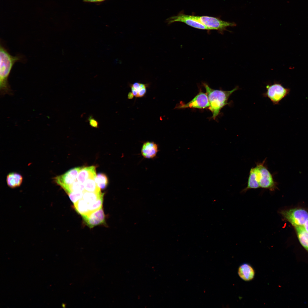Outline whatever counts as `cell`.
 Listing matches in <instances>:
<instances>
[{
	"label": "cell",
	"mask_w": 308,
	"mask_h": 308,
	"mask_svg": "<svg viewBox=\"0 0 308 308\" xmlns=\"http://www.w3.org/2000/svg\"><path fill=\"white\" fill-rule=\"evenodd\" d=\"M209 103L208 109L212 114V118L215 119L219 114L220 110L224 106L230 105L231 103L228 102L230 96L235 91L239 89L238 86L230 91L214 90L210 88L206 83H203Z\"/></svg>",
	"instance_id": "obj_3"
},
{
	"label": "cell",
	"mask_w": 308,
	"mask_h": 308,
	"mask_svg": "<svg viewBox=\"0 0 308 308\" xmlns=\"http://www.w3.org/2000/svg\"><path fill=\"white\" fill-rule=\"evenodd\" d=\"M158 151V145L152 141H147L142 145L141 150L142 155L147 159L154 157Z\"/></svg>",
	"instance_id": "obj_12"
},
{
	"label": "cell",
	"mask_w": 308,
	"mask_h": 308,
	"mask_svg": "<svg viewBox=\"0 0 308 308\" xmlns=\"http://www.w3.org/2000/svg\"><path fill=\"white\" fill-rule=\"evenodd\" d=\"M167 21L169 24L176 22H181L195 28L209 30L205 26L194 19L192 15H186L182 12L180 13L176 16L169 18L167 19Z\"/></svg>",
	"instance_id": "obj_9"
},
{
	"label": "cell",
	"mask_w": 308,
	"mask_h": 308,
	"mask_svg": "<svg viewBox=\"0 0 308 308\" xmlns=\"http://www.w3.org/2000/svg\"><path fill=\"white\" fill-rule=\"evenodd\" d=\"M238 273L241 278L248 281L252 280L255 275V271L253 267L248 263H244L239 266Z\"/></svg>",
	"instance_id": "obj_13"
},
{
	"label": "cell",
	"mask_w": 308,
	"mask_h": 308,
	"mask_svg": "<svg viewBox=\"0 0 308 308\" xmlns=\"http://www.w3.org/2000/svg\"><path fill=\"white\" fill-rule=\"evenodd\" d=\"M106 0H83V1L86 2L98 3L103 1Z\"/></svg>",
	"instance_id": "obj_25"
},
{
	"label": "cell",
	"mask_w": 308,
	"mask_h": 308,
	"mask_svg": "<svg viewBox=\"0 0 308 308\" xmlns=\"http://www.w3.org/2000/svg\"><path fill=\"white\" fill-rule=\"evenodd\" d=\"M23 56L19 54L11 55L7 48L1 41L0 45V89L2 94L11 93L8 82V78L15 63L23 61Z\"/></svg>",
	"instance_id": "obj_2"
},
{
	"label": "cell",
	"mask_w": 308,
	"mask_h": 308,
	"mask_svg": "<svg viewBox=\"0 0 308 308\" xmlns=\"http://www.w3.org/2000/svg\"><path fill=\"white\" fill-rule=\"evenodd\" d=\"M134 96L131 92H130L128 93L127 95V98L129 99H132Z\"/></svg>",
	"instance_id": "obj_27"
},
{
	"label": "cell",
	"mask_w": 308,
	"mask_h": 308,
	"mask_svg": "<svg viewBox=\"0 0 308 308\" xmlns=\"http://www.w3.org/2000/svg\"><path fill=\"white\" fill-rule=\"evenodd\" d=\"M147 84L135 82L130 85L131 92L134 96L137 98L143 96L146 92Z\"/></svg>",
	"instance_id": "obj_15"
},
{
	"label": "cell",
	"mask_w": 308,
	"mask_h": 308,
	"mask_svg": "<svg viewBox=\"0 0 308 308\" xmlns=\"http://www.w3.org/2000/svg\"><path fill=\"white\" fill-rule=\"evenodd\" d=\"M82 167L71 169L61 175L54 178V181L65 191L68 186L77 180L78 173Z\"/></svg>",
	"instance_id": "obj_8"
},
{
	"label": "cell",
	"mask_w": 308,
	"mask_h": 308,
	"mask_svg": "<svg viewBox=\"0 0 308 308\" xmlns=\"http://www.w3.org/2000/svg\"><path fill=\"white\" fill-rule=\"evenodd\" d=\"M95 181L100 189H104L106 188L108 183L107 176L102 173H99L96 175Z\"/></svg>",
	"instance_id": "obj_20"
},
{
	"label": "cell",
	"mask_w": 308,
	"mask_h": 308,
	"mask_svg": "<svg viewBox=\"0 0 308 308\" xmlns=\"http://www.w3.org/2000/svg\"><path fill=\"white\" fill-rule=\"evenodd\" d=\"M103 196L94 202L88 203L89 213L96 211L102 207Z\"/></svg>",
	"instance_id": "obj_22"
},
{
	"label": "cell",
	"mask_w": 308,
	"mask_h": 308,
	"mask_svg": "<svg viewBox=\"0 0 308 308\" xmlns=\"http://www.w3.org/2000/svg\"><path fill=\"white\" fill-rule=\"evenodd\" d=\"M84 186L85 191L96 193L101 192L100 189L98 186L95 179H88L84 183Z\"/></svg>",
	"instance_id": "obj_19"
},
{
	"label": "cell",
	"mask_w": 308,
	"mask_h": 308,
	"mask_svg": "<svg viewBox=\"0 0 308 308\" xmlns=\"http://www.w3.org/2000/svg\"><path fill=\"white\" fill-rule=\"evenodd\" d=\"M88 120L90 125L92 127L96 128L98 127V122L92 116H90L88 118Z\"/></svg>",
	"instance_id": "obj_24"
},
{
	"label": "cell",
	"mask_w": 308,
	"mask_h": 308,
	"mask_svg": "<svg viewBox=\"0 0 308 308\" xmlns=\"http://www.w3.org/2000/svg\"><path fill=\"white\" fill-rule=\"evenodd\" d=\"M265 160L258 163L256 167L251 169L249 174L247 187L250 189L262 188L274 191L277 188V183L264 165Z\"/></svg>",
	"instance_id": "obj_1"
},
{
	"label": "cell",
	"mask_w": 308,
	"mask_h": 308,
	"mask_svg": "<svg viewBox=\"0 0 308 308\" xmlns=\"http://www.w3.org/2000/svg\"><path fill=\"white\" fill-rule=\"evenodd\" d=\"M302 227L304 230L308 233V219L302 226Z\"/></svg>",
	"instance_id": "obj_26"
},
{
	"label": "cell",
	"mask_w": 308,
	"mask_h": 308,
	"mask_svg": "<svg viewBox=\"0 0 308 308\" xmlns=\"http://www.w3.org/2000/svg\"><path fill=\"white\" fill-rule=\"evenodd\" d=\"M74 204L76 212L82 216L89 213L88 203L83 198L79 200Z\"/></svg>",
	"instance_id": "obj_17"
},
{
	"label": "cell",
	"mask_w": 308,
	"mask_h": 308,
	"mask_svg": "<svg viewBox=\"0 0 308 308\" xmlns=\"http://www.w3.org/2000/svg\"><path fill=\"white\" fill-rule=\"evenodd\" d=\"M83 194V192H73L68 194L71 201L74 204L79 200L82 198Z\"/></svg>",
	"instance_id": "obj_23"
},
{
	"label": "cell",
	"mask_w": 308,
	"mask_h": 308,
	"mask_svg": "<svg viewBox=\"0 0 308 308\" xmlns=\"http://www.w3.org/2000/svg\"><path fill=\"white\" fill-rule=\"evenodd\" d=\"M23 180L22 176L16 172L10 173L7 175L6 177L7 184L11 188L20 187L22 183Z\"/></svg>",
	"instance_id": "obj_14"
},
{
	"label": "cell",
	"mask_w": 308,
	"mask_h": 308,
	"mask_svg": "<svg viewBox=\"0 0 308 308\" xmlns=\"http://www.w3.org/2000/svg\"><path fill=\"white\" fill-rule=\"evenodd\" d=\"M104 193L101 192L96 193L87 191L83 192L82 198L88 203L94 202L104 196Z\"/></svg>",
	"instance_id": "obj_18"
},
{
	"label": "cell",
	"mask_w": 308,
	"mask_h": 308,
	"mask_svg": "<svg viewBox=\"0 0 308 308\" xmlns=\"http://www.w3.org/2000/svg\"><path fill=\"white\" fill-rule=\"evenodd\" d=\"M280 213L285 219L294 227L302 226L308 219V212L303 209L282 210Z\"/></svg>",
	"instance_id": "obj_6"
},
{
	"label": "cell",
	"mask_w": 308,
	"mask_h": 308,
	"mask_svg": "<svg viewBox=\"0 0 308 308\" xmlns=\"http://www.w3.org/2000/svg\"><path fill=\"white\" fill-rule=\"evenodd\" d=\"M209 103L206 94L200 90L191 100L187 103H180L175 107L177 109L190 108L203 109L209 108Z\"/></svg>",
	"instance_id": "obj_7"
},
{
	"label": "cell",
	"mask_w": 308,
	"mask_h": 308,
	"mask_svg": "<svg viewBox=\"0 0 308 308\" xmlns=\"http://www.w3.org/2000/svg\"><path fill=\"white\" fill-rule=\"evenodd\" d=\"M82 216L87 225L90 228L103 224L105 221V216L102 207Z\"/></svg>",
	"instance_id": "obj_10"
},
{
	"label": "cell",
	"mask_w": 308,
	"mask_h": 308,
	"mask_svg": "<svg viewBox=\"0 0 308 308\" xmlns=\"http://www.w3.org/2000/svg\"><path fill=\"white\" fill-rule=\"evenodd\" d=\"M193 18L207 27L209 30H217L223 32L228 27L236 26L234 22L223 21L219 18L206 16L192 15Z\"/></svg>",
	"instance_id": "obj_4"
},
{
	"label": "cell",
	"mask_w": 308,
	"mask_h": 308,
	"mask_svg": "<svg viewBox=\"0 0 308 308\" xmlns=\"http://www.w3.org/2000/svg\"><path fill=\"white\" fill-rule=\"evenodd\" d=\"M297 235L300 243L308 252V233L302 226L295 227Z\"/></svg>",
	"instance_id": "obj_16"
},
{
	"label": "cell",
	"mask_w": 308,
	"mask_h": 308,
	"mask_svg": "<svg viewBox=\"0 0 308 308\" xmlns=\"http://www.w3.org/2000/svg\"><path fill=\"white\" fill-rule=\"evenodd\" d=\"M267 91L262 94L263 96L269 98L274 105L279 104V102L289 94L290 89L284 87L281 84L275 82L266 86Z\"/></svg>",
	"instance_id": "obj_5"
},
{
	"label": "cell",
	"mask_w": 308,
	"mask_h": 308,
	"mask_svg": "<svg viewBox=\"0 0 308 308\" xmlns=\"http://www.w3.org/2000/svg\"><path fill=\"white\" fill-rule=\"evenodd\" d=\"M96 176L95 166L82 167L78 173L77 179L78 181L84 184L85 181L88 179H95Z\"/></svg>",
	"instance_id": "obj_11"
},
{
	"label": "cell",
	"mask_w": 308,
	"mask_h": 308,
	"mask_svg": "<svg viewBox=\"0 0 308 308\" xmlns=\"http://www.w3.org/2000/svg\"><path fill=\"white\" fill-rule=\"evenodd\" d=\"M84 184L78 181L77 179L70 185L65 191L68 194L71 192H84Z\"/></svg>",
	"instance_id": "obj_21"
}]
</instances>
